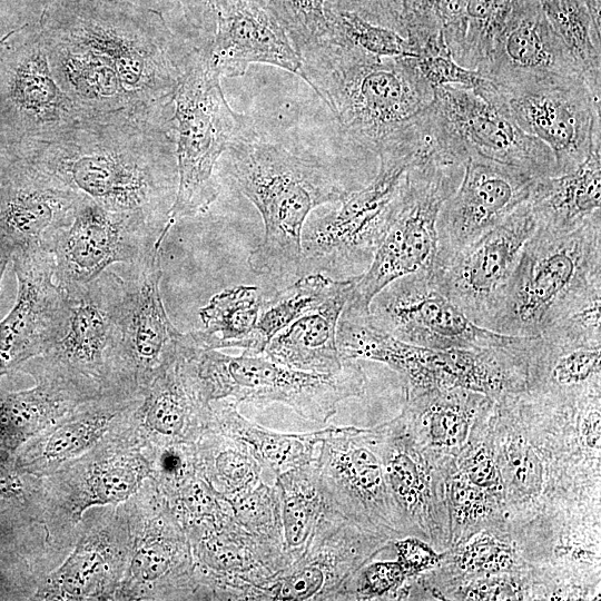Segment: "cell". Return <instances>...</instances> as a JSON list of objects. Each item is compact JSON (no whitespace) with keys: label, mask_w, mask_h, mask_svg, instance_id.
<instances>
[{"label":"cell","mask_w":601,"mask_h":601,"mask_svg":"<svg viewBox=\"0 0 601 601\" xmlns=\"http://www.w3.org/2000/svg\"><path fill=\"white\" fill-rule=\"evenodd\" d=\"M528 201L536 227L555 233L571 231L601 215V140L575 169L535 179Z\"/></svg>","instance_id":"cell-27"},{"label":"cell","mask_w":601,"mask_h":601,"mask_svg":"<svg viewBox=\"0 0 601 601\" xmlns=\"http://www.w3.org/2000/svg\"><path fill=\"white\" fill-rule=\"evenodd\" d=\"M463 479L481 490H500L499 467L484 447L477 449L463 463Z\"/></svg>","instance_id":"cell-49"},{"label":"cell","mask_w":601,"mask_h":601,"mask_svg":"<svg viewBox=\"0 0 601 601\" xmlns=\"http://www.w3.org/2000/svg\"><path fill=\"white\" fill-rule=\"evenodd\" d=\"M388 542L336 512L298 559L257 590L255 600H342L351 579Z\"/></svg>","instance_id":"cell-18"},{"label":"cell","mask_w":601,"mask_h":601,"mask_svg":"<svg viewBox=\"0 0 601 601\" xmlns=\"http://www.w3.org/2000/svg\"><path fill=\"white\" fill-rule=\"evenodd\" d=\"M433 105L469 155L520 168L536 179L558 175L552 151L518 125L506 97L490 80L477 89L436 87Z\"/></svg>","instance_id":"cell-14"},{"label":"cell","mask_w":601,"mask_h":601,"mask_svg":"<svg viewBox=\"0 0 601 601\" xmlns=\"http://www.w3.org/2000/svg\"><path fill=\"white\" fill-rule=\"evenodd\" d=\"M505 97L518 125L552 151L558 175L575 169L601 140V99L584 80Z\"/></svg>","instance_id":"cell-21"},{"label":"cell","mask_w":601,"mask_h":601,"mask_svg":"<svg viewBox=\"0 0 601 601\" xmlns=\"http://www.w3.org/2000/svg\"><path fill=\"white\" fill-rule=\"evenodd\" d=\"M585 7L595 32L601 36V0H580Z\"/></svg>","instance_id":"cell-53"},{"label":"cell","mask_w":601,"mask_h":601,"mask_svg":"<svg viewBox=\"0 0 601 601\" xmlns=\"http://www.w3.org/2000/svg\"><path fill=\"white\" fill-rule=\"evenodd\" d=\"M513 0H467L460 27L444 37L454 60L476 70L489 56Z\"/></svg>","instance_id":"cell-34"},{"label":"cell","mask_w":601,"mask_h":601,"mask_svg":"<svg viewBox=\"0 0 601 601\" xmlns=\"http://www.w3.org/2000/svg\"><path fill=\"white\" fill-rule=\"evenodd\" d=\"M38 24L45 36L90 50L107 63L138 121L174 126V99L191 50L158 11L122 0H52Z\"/></svg>","instance_id":"cell-3"},{"label":"cell","mask_w":601,"mask_h":601,"mask_svg":"<svg viewBox=\"0 0 601 601\" xmlns=\"http://www.w3.org/2000/svg\"><path fill=\"white\" fill-rule=\"evenodd\" d=\"M326 2L403 35L400 0H327Z\"/></svg>","instance_id":"cell-46"},{"label":"cell","mask_w":601,"mask_h":601,"mask_svg":"<svg viewBox=\"0 0 601 601\" xmlns=\"http://www.w3.org/2000/svg\"><path fill=\"white\" fill-rule=\"evenodd\" d=\"M403 36L412 46L443 32L444 37L461 24L467 0H400Z\"/></svg>","instance_id":"cell-38"},{"label":"cell","mask_w":601,"mask_h":601,"mask_svg":"<svg viewBox=\"0 0 601 601\" xmlns=\"http://www.w3.org/2000/svg\"><path fill=\"white\" fill-rule=\"evenodd\" d=\"M227 500L239 526L262 541L283 548L275 484L260 481L254 487Z\"/></svg>","instance_id":"cell-37"},{"label":"cell","mask_w":601,"mask_h":601,"mask_svg":"<svg viewBox=\"0 0 601 601\" xmlns=\"http://www.w3.org/2000/svg\"><path fill=\"white\" fill-rule=\"evenodd\" d=\"M201 454L213 491L221 497L231 499L264 481L259 463L239 442L226 435L209 431V442Z\"/></svg>","instance_id":"cell-35"},{"label":"cell","mask_w":601,"mask_h":601,"mask_svg":"<svg viewBox=\"0 0 601 601\" xmlns=\"http://www.w3.org/2000/svg\"><path fill=\"white\" fill-rule=\"evenodd\" d=\"M184 546L177 538H166L155 541L136 555L134 572L142 580H157L165 578L179 564Z\"/></svg>","instance_id":"cell-44"},{"label":"cell","mask_w":601,"mask_h":601,"mask_svg":"<svg viewBox=\"0 0 601 601\" xmlns=\"http://www.w3.org/2000/svg\"><path fill=\"white\" fill-rule=\"evenodd\" d=\"M476 71L504 96L584 80L581 68L550 24L539 0H513L489 56Z\"/></svg>","instance_id":"cell-16"},{"label":"cell","mask_w":601,"mask_h":601,"mask_svg":"<svg viewBox=\"0 0 601 601\" xmlns=\"http://www.w3.org/2000/svg\"><path fill=\"white\" fill-rule=\"evenodd\" d=\"M21 157V145L13 144L0 136V180L6 171Z\"/></svg>","instance_id":"cell-52"},{"label":"cell","mask_w":601,"mask_h":601,"mask_svg":"<svg viewBox=\"0 0 601 601\" xmlns=\"http://www.w3.org/2000/svg\"><path fill=\"white\" fill-rule=\"evenodd\" d=\"M107 424L102 415H95L66 424L56 431L46 446V455L53 459L70 456L83 450Z\"/></svg>","instance_id":"cell-43"},{"label":"cell","mask_w":601,"mask_h":601,"mask_svg":"<svg viewBox=\"0 0 601 601\" xmlns=\"http://www.w3.org/2000/svg\"><path fill=\"white\" fill-rule=\"evenodd\" d=\"M180 356L207 403L277 402L322 424L336 412L339 402L362 395L365 387V374L356 361H346L335 373H311L280 364L264 353L230 356L199 348L189 335Z\"/></svg>","instance_id":"cell-6"},{"label":"cell","mask_w":601,"mask_h":601,"mask_svg":"<svg viewBox=\"0 0 601 601\" xmlns=\"http://www.w3.org/2000/svg\"><path fill=\"white\" fill-rule=\"evenodd\" d=\"M83 197L21 155L0 180V235L13 252L38 245L48 249Z\"/></svg>","instance_id":"cell-23"},{"label":"cell","mask_w":601,"mask_h":601,"mask_svg":"<svg viewBox=\"0 0 601 601\" xmlns=\"http://www.w3.org/2000/svg\"><path fill=\"white\" fill-rule=\"evenodd\" d=\"M160 247L130 264L125 278L126 297L121 321L118 376L147 383L173 364L185 334L170 322L160 294Z\"/></svg>","instance_id":"cell-22"},{"label":"cell","mask_w":601,"mask_h":601,"mask_svg":"<svg viewBox=\"0 0 601 601\" xmlns=\"http://www.w3.org/2000/svg\"><path fill=\"white\" fill-rule=\"evenodd\" d=\"M343 279L311 273L263 300L255 327L254 355L263 354L268 342L297 318L323 304L337 292Z\"/></svg>","instance_id":"cell-32"},{"label":"cell","mask_w":601,"mask_h":601,"mask_svg":"<svg viewBox=\"0 0 601 601\" xmlns=\"http://www.w3.org/2000/svg\"><path fill=\"white\" fill-rule=\"evenodd\" d=\"M186 14L199 28L214 33L224 0H180Z\"/></svg>","instance_id":"cell-50"},{"label":"cell","mask_w":601,"mask_h":601,"mask_svg":"<svg viewBox=\"0 0 601 601\" xmlns=\"http://www.w3.org/2000/svg\"><path fill=\"white\" fill-rule=\"evenodd\" d=\"M80 120L51 72L39 24L6 35L0 40V136L21 145Z\"/></svg>","instance_id":"cell-11"},{"label":"cell","mask_w":601,"mask_h":601,"mask_svg":"<svg viewBox=\"0 0 601 601\" xmlns=\"http://www.w3.org/2000/svg\"><path fill=\"white\" fill-rule=\"evenodd\" d=\"M357 277L343 278L335 294L278 332L268 342L264 354L304 372L331 374L339 371L346 361L341 357L336 344L337 323Z\"/></svg>","instance_id":"cell-26"},{"label":"cell","mask_w":601,"mask_h":601,"mask_svg":"<svg viewBox=\"0 0 601 601\" xmlns=\"http://www.w3.org/2000/svg\"><path fill=\"white\" fill-rule=\"evenodd\" d=\"M13 248L7 239L0 235V285L1 279L7 268L8 263L11 260Z\"/></svg>","instance_id":"cell-54"},{"label":"cell","mask_w":601,"mask_h":601,"mask_svg":"<svg viewBox=\"0 0 601 601\" xmlns=\"http://www.w3.org/2000/svg\"><path fill=\"white\" fill-rule=\"evenodd\" d=\"M381 430L390 490L410 526H423L434 500L433 481L423 451L401 416L382 425Z\"/></svg>","instance_id":"cell-30"},{"label":"cell","mask_w":601,"mask_h":601,"mask_svg":"<svg viewBox=\"0 0 601 601\" xmlns=\"http://www.w3.org/2000/svg\"><path fill=\"white\" fill-rule=\"evenodd\" d=\"M536 221L526 200L502 223L428 268L437 288L474 324L491 329Z\"/></svg>","instance_id":"cell-12"},{"label":"cell","mask_w":601,"mask_h":601,"mask_svg":"<svg viewBox=\"0 0 601 601\" xmlns=\"http://www.w3.org/2000/svg\"><path fill=\"white\" fill-rule=\"evenodd\" d=\"M371 321L390 335L433 349L480 348L509 343L514 335L470 321L435 285L430 269L400 277L371 300Z\"/></svg>","instance_id":"cell-15"},{"label":"cell","mask_w":601,"mask_h":601,"mask_svg":"<svg viewBox=\"0 0 601 601\" xmlns=\"http://www.w3.org/2000/svg\"><path fill=\"white\" fill-rule=\"evenodd\" d=\"M274 484L279 503L283 549L292 563L308 549L325 522L338 511L321 486L314 461L279 474Z\"/></svg>","instance_id":"cell-29"},{"label":"cell","mask_w":601,"mask_h":601,"mask_svg":"<svg viewBox=\"0 0 601 601\" xmlns=\"http://www.w3.org/2000/svg\"><path fill=\"white\" fill-rule=\"evenodd\" d=\"M377 159L368 185L347 191L336 209L307 219L302 234L307 270L357 274L371 264L398 210L406 171L414 162L402 154H382Z\"/></svg>","instance_id":"cell-8"},{"label":"cell","mask_w":601,"mask_h":601,"mask_svg":"<svg viewBox=\"0 0 601 601\" xmlns=\"http://www.w3.org/2000/svg\"><path fill=\"white\" fill-rule=\"evenodd\" d=\"M414 51L420 72L433 88L459 86L477 89L487 82L476 70L464 68L454 60L443 32L427 38Z\"/></svg>","instance_id":"cell-40"},{"label":"cell","mask_w":601,"mask_h":601,"mask_svg":"<svg viewBox=\"0 0 601 601\" xmlns=\"http://www.w3.org/2000/svg\"><path fill=\"white\" fill-rule=\"evenodd\" d=\"M392 542L408 579L432 569L441 561V555L418 538L401 536Z\"/></svg>","instance_id":"cell-47"},{"label":"cell","mask_w":601,"mask_h":601,"mask_svg":"<svg viewBox=\"0 0 601 601\" xmlns=\"http://www.w3.org/2000/svg\"><path fill=\"white\" fill-rule=\"evenodd\" d=\"M597 293H601V215L566 233L536 227L491 331L540 335Z\"/></svg>","instance_id":"cell-5"},{"label":"cell","mask_w":601,"mask_h":601,"mask_svg":"<svg viewBox=\"0 0 601 601\" xmlns=\"http://www.w3.org/2000/svg\"><path fill=\"white\" fill-rule=\"evenodd\" d=\"M535 179L520 168L470 154L457 188L440 209L435 256L460 249L502 223L529 199Z\"/></svg>","instance_id":"cell-19"},{"label":"cell","mask_w":601,"mask_h":601,"mask_svg":"<svg viewBox=\"0 0 601 601\" xmlns=\"http://www.w3.org/2000/svg\"><path fill=\"white\" fill-rule=\"evenodd\" d=\"M160 231L144 217L107 210L86 196L71 224L50 240L55 282L60 287L89 282L114 263L142 260L157 244Z\"/></svg>","instance_id":"cell-17"},{"label":"cell","mask_w":601,"mask_h":601,"mask_svg":"<svg viewBox=\"0 0 601 601\" xmlns=\"http://www.w3.org/2000/svg\"><path fill=\"white\" fill-rule=\"evenodd\" d=\"M506 462L515 483L530 492L540 489L542 465L532 447L513 443L506 451Z\"/></svg>","instance_id":"cell-48"},{"label":"cell","mask_w":601,"mask_h":601,"mask_svg":"<svg viewBox=\"0 0 601 601\" xmlns=\"http://www.w3.org/2000/svg\"><path fill=\"white\" fill-rule=\"evenodd\" d=\"M463 168L427 161L407 169L398 210L371 264L358 275L346 308L368 312L371 300L386 285L432 266L437 249V216L457 188Z\"/></svg>","instance_id":"cell-10"},{"label":"cell","mask_w":601,"mask_h":601,"mask_svg":"<svg viewBox=\"0 0 601 601\" xmlns=\"http://www.w3.org/2000/svg\"><path fill=\"white\" fill-rule=\"evenodd\" d=\"M43 38L51 72L81 120L140 122L117 75L98 56L45 35Z\"/></svg>","instance_id":"cell-25"},{"label":"cell","mask_w":601,"mask_h":601,"mask_svg":"<svg viewBox=\"0 0 601 601\" xmlns=\"http://www.w3.org/2000/svg\"><path fill=\"white\" fill-rule=\"evenodd\" d=\"M60 288L68 319L63 335L46 352L47 373L87 391L91 388L85 382L89 376L105 378L109 371L118 373L125 278L107 268L89 282Z\"/></svg>","instance_id":"cell-13"},{"label":"cell","mask_w":601,"mask_h":601,"mask_svg":"<svg viewBox=\"0 0 601 601\" xmlns=\"http://www.w3.org/2000/svg\"><path fill=\"white\" fill-rule=\"evenodd\" d=\"M512 562V549L490 534L473 538L459 554V565L470 572H497L510 568Z\"/></svg>","instance_id":"cell-42"},{"label":"cell","mask_w":601,"mask_h":601,"mask_svg":"<svg viewBox=\"0 0 601 601\" xmlns=\"http://www.w3.org/2000/svg\"><path fill=\"white\" fill-rule=\"evenodd\" d=\"M326 37L377 57L415 58L411 42L400 32L373 23L355 12L326 2Z\"/></svg>","instance_id":"cell-36"},{"label":"cell","mask_w":601,"mask_h":601,"mask_svg":"<svg viewBox=\"0 0 601 601\" xmlns=\"http://www.w3.org/2000/svg\"><path fill=\"white\" fill-rule=\"evenodd\" d=\"M210 405L209 431L239 442L259 463L264 482L314 461L325 428L307 433H280L267 430L245 418L230 400H217Z\"/></svg>","instance_id":"cell-28"},{"label":"cell","mask_w":601,"mask_h":601,"mask_svg":"<svg viewBox=\"0 0 601 601\" xmlns=\"http://www.w3.org/2000/svg\"><path fill=\"white\" fill-rule=\"evenodd\" d=\"M186 452L178 449L166 450L160 457V465L164 473L173 479H183L188 474V462Z\"/></svg>","instance_id":"cell-51"},{"label":"cell","mask_w":601,"mask_h":601,"mask_svg":"<svg viewBox=\"0 0 601 601\" xmlns=\"http://www.w3.org/2000/svg\"><path fill=\"white\" fill-rule=\"evenodd\" d=\"M554 31L570 49L591 93L601 99V36L580 0H539Z\"/></svg>","instance_id":"cell-33"},{"label":"cell","mask_w":601,"mask_h":601,"mask_svg":"<svg viewBox=\"0 0 601 601\" xmlns=\"http://www.w3.org/2000/svg\"><path fill=\"white\" fill-rule=\"evenodd\" d=\"M262 304V290L256 286L239 285L217 293L200 308L204 328L189 332L193 342L204 349L235 347L254 355Z\"/></svg>","instance_id":"cell-31"},{"label":"cell","mask_w":601,"mask_h":601,"mask_svg":"<svg viewBox=\"0 0 601 601\" xmlns=\"http://www.w3.org/2000/svg\"><path fill=\"white\" fill-rule=\"evenodd\" d=\"M314 465L331 504L349 522L391 541L410 532L387 483L381 426L326 427Z\"/></svg>","instance_id":"cell-9"},{"label":"cell","mask_w":601,"mask_h":601,"mask_svg":"<svg viewBox=\"0 0 601 601\" xmlns=\"http://www.w3.org/2000/svg\"><path fill=\"white\" fill-rule=\"evenodd\" d=\"M173 121L178 188L164 239L179 219L207 211L216 200L219 186L214 168L245 126L224 96L206 46L189 52L174 99Z\"/></svg>","instance_id":"cell-7"},{"label":"cell","mask_w":601,"mask_h":601,"mask_svg":"<svg viewBox=\"0 0 601 601\" xmlns=\"http://www.w3.org/2000/svg\"><path fill=\"white\" fill-rule=\"evenodd\" d=\"M14 489L13 479L0 470V492H8Z\"/></svg>","instance_id":"cell-55"},{"label":"cell","mask_w":601,"mask_h":601,"mask_svg":"<svg viewBox=\"0 0 601 601\" xmlns=\"http://www.w3.org/2000/svg\"><path fill=\"white\" fill-rule=\"evenodd\" d=\"M17 300L0 322V374L46 353L65 333L68 307L55 282L53 254L38 245L13 252Z\"/></svg>","instance_id":"cell-20"},{"label":"cell","mask_w":601,"mask_h":601,"mask_svg":"<svg viewBox=\"0 0 601 601\" xmlns=\"http://www.w3.org/2000/svg\"><path fill=\"white\" fill-rule=\"evenodd\" d=\"M269 11L283 26L296 50L317 45L327 35L325 7L327 0H254Z\"/></svg>","instance_id":"cell-39"},{"label":"cell","mask_w":601,"mask_h":601,"mask_svg":"<svg viewBox=\"0 0 601 601\" xmlns=\"http://www.w3.org/2000/svg\"><path fill=\"white\" fill-rule=\"evenodd\" d=\"M208 59L225 77L244 76L252 63H265L300 76L302 58L278 20L254 0H224L216 19Z\"/></svg>","instance_id":"cell-24"},{"label":"cell","mask_w":601,"mask_h":601,"mask_svg":"<svg viewBox=\"0 0 601 601\" xmlns=\"http://www.w3.org/2000/svg\"><path fill=\"white\" fill-rule=\"evenodd\" d=\"M21 155L100 207L144 217L164 243L178 188L174 127L80 120L21 144Z\"/></svg>","instance_id":"cell-1"},{"label":"cell","mask_w":601,"mask_h":601,"mask_svg":"<svg viewBox=\"0 0 601 601\" xmlns=\"http://www.w3.org/2000/svg\"><path fill=\"white\" fill-rule=\"evenodd\" d=\"M407 579L398 560L368 561L351 579L342 600L393 599L404 590Z\"/></svg>","instance_id":"cell-41"},{"label":"cell","mask_w":601,"mask_h":601,"mask_svg":"<svg viewBox=\"0 0 601 601\" xmlns=\"http://www.w3.org/2000/svg\"><path fill=\"white\" fill-rule=\"evenodd\" d=\"M236 188L259 211L263 240L248 257L258 275L283 277L303 269L302 234L313 209L347 193L318 161L244 128L225 152Z\"/></svg>","instance_id":"cell-4"},{"label":"cell","mask_w":601,"mask_h":601,"mask_svg":"<svg viewBox=\"0 0 601 601\" xmlns=\"http://www.w3.org/2000/svg\"><path fill=\"white\" fill-rule=\"evenodd\" d=\"M142 475L137 462H117L101 470L92 480V490L102 501L126 499Z\"/></svg>","instance_id":"cell-45"},{"label":"cell","mask_w":601,"mask_h":601,"mask_svg":"<svg viewBox=\"0 0 601 601\" xmlns=\"http://www.w3.org/2000/svg\"><path fill=\"white\" fill-rule=\"evenodd\" d=\"M300 78L324 100L345 140L374 154L415 148L434 88L414 58H386L325 38L300 52Z\"/></svg>","instance_id":"cell-2"}]
</instances>
